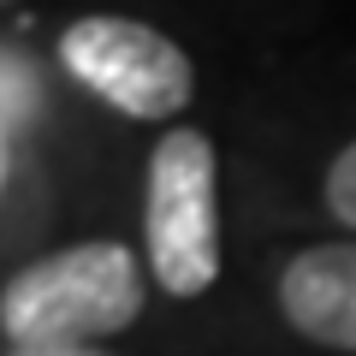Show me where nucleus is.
I'll return each instance as SVG.
<instances>
[{
  "label": "nucleus",
  "mask_w": 356,
  "mask_h": 356,
  "mask_svg": "<svg viewBox=\"0 0 356 356\" xmlns=\"http://www.w3.org/2000/svg\"><path fill=\"white\" fill-rule=\"evenodd\" d=\"M143 315V267L125 243H72L6 280L0 327L13 350L113 339Z\"/></svg>",
  "instance_id": "obj_1"
},
{
  "label": "nucleus",
  "mask_w": 356,
  "mask_h": 356,
  "mask_svg": "<svg viewBox=\"0 0 356 356\" xmlns=\"http://www.w3.org/2000/svg\"><path fill=\"white\" fill-rule=\"evenodd\" d=\"M149 267L166 297H202L220 280V172L214 143L178 125L149 154Z\"/></svg>",
  "instance_id": "obj_2"
},
{
  "label": "nucleus",
  "mask_w": 356,
  "mask_h": 356,
  "mask_svg": "<svg viewBox=\"0 0 356 356\" xmlns=\"http://www.w3.org/2000/svg\"><path fill=\"white\" fill-rule=\"evenodd\" d=\"M60 60L83 89L131 119H172L196 95L184 48L137 18H77L60 36Z\"/></svg>",
  "instance_id": "obj_3"
},
{
  "label": "nucleus",
  "mask_w": 356,
  "mask_h": 356,
  "mask_svg": "<svg viewBox=\"0 0 356 356\" xmlns=\"http://www.w3.org/2000/svg\"><path fill=\"white\" fill-rule=\"evenodd\" d=\"M280 309L309 344L356 350V243H315L280 273Z\"/></svg>",
  "instance_id": "obj_4"
},
{
  "label": "nucleus",
  "mask_w": 356,
  "mask_h": 356,
  "mask_svg": "<svg viewBox=\"0 0 356 356\" xmlns=\"http://www.w3.org/2000/svg\"><path fill=\"white\" fill-rule=\"evenodd\" d=\"M0 77H6V161H13V149H18V119L30 113V95H36V72H30L18 54H6Z\"/></svg>",
  "instance_id": "obj_5"
},
{
  "label": "nucleus",
  "mask_w": 356,
  "mask_h": 356,
  "mask_svg": "<svg viewBox=\"0 0 356 356\" xmlns=\"http://www.w3.org/2000/svg\"><path fill=\"white\" fill-rule=\"evenodd\" d=\"M327 208H332V220H344L356 232V143L339 149V161L327 166Z\"/></svg>",
  "instance_id": "obj_6"
},
{
  "label": "nucleus",
  "mask_w": 356,
  "mask_h": 356,
  "mask_svg": "<svg viewBox=\"0 0 356 356\" xmlns=\"http://www.w3.org/2000/svg\"><path fill=\"white\" fill-rule=\"evenodd\" d=\"M6 356H107L95 344H42V350H6Z\"/></svg>",
  "instance_id": "obj_7"
}]
</instances>
